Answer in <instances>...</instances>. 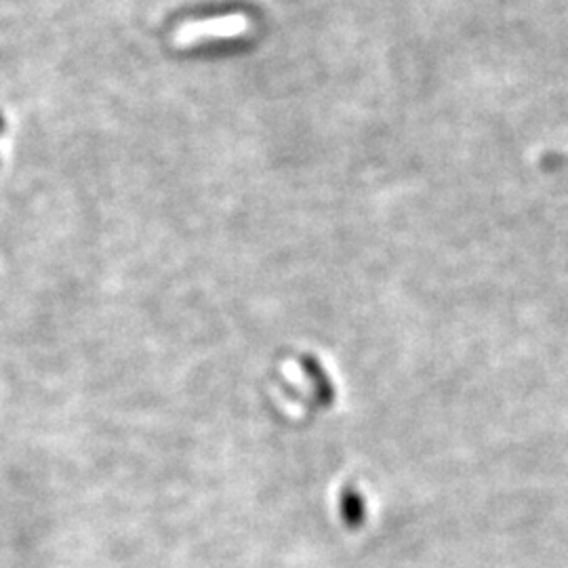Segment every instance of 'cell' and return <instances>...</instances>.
Here are the masks:
<instances>
[{
  "label": "cell",
  "mask_w": 568,
  "mask_h": 568,
  "mask_svg": "<svg viewBox=\"0 0 568 568\" xmlns=\"http://www.w3.org/2000/svg\"><path fill=\"white\" fill-rule=\"evenodd\" d=\"M5 129H6V124H5V118H3V116H0V135H3V133H5Z\"/></svg>",
  "instance_id": "1"
}]
</instances>
